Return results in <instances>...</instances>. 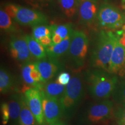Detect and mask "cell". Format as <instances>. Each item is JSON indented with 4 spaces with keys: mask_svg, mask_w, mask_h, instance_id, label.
<instances>
[{
    "mask_svg": "<svg viewBox=\"0 0 125 125\" xmlns=\"http://www.w3.org/2000/svg\"><path fill=\"white\" fill-rule=\"evenodd\" d=\"M89 93L96 100L107 99L113 94L118 83L116 76H112L101 70H93L85 75Z\"/></svg>",
    "mask_w": 125,
    "mask_h": 125,
    "instance_id": "6da1fadb",
    "label": "cell"
},
{
    "mask_svg": "<svg viewBox=\"0 0 125 125\" xmlns=\"http://www.w3.org/2000/svg\"><path fill=\"white\" fill-rule=\"evenodd\" d=\"M118 40V36L111 31H102L100 32L96 47L92 55V66L108 72L111 58Z\"/></svg>",
    "mask_w": 125,
    "mask_h": 125,
    "instance_id": "7a4b0ae2",
    "label": "cell"
},
{
    "mask_svg": "<svg viewBox=\"0 0 125 125\" xmlns=\"http://www.w3.org/2000/svg\"><path fill=\"white\" fill-rule=\"evenodd\" d=\"M86 86L85 76L82 73L76 72L65 86L64 93L60 99L64 114H72L81 104L85 96Z\"/></svg>",
    "mask_w": 125,
    "mask_h": 125,
    "instance_id": "3957f363",
    "label": "cell"
},
{
    "mask_svg": "<svg viewBox=\"0 0 125 125\" xmlns=\"http://www.w3.org/2000/svg\"><path fill=\"white\" fill-rule=\"evenodd\" d=\"M88 46L89 40L86 35L81 31H73L67 55L70 65L76 71L83 66Z\"/></svg>",
    "mask_w": 125,
    "mask_h": 125,
    "instance_id": "277c9868",
    "label": "cell"
},
{
    "mask_svg": "<svg viewBox=\"0 0 125 125\" xmlns=\"http://www.w3.org/2000/svg\"><path fill=\"white\" fill-rule=\"evenodd\" d=\"M114 115L113 103L104 100L87 107L79 116V123L81 125H95L104 122Z\"/></svg>",
    "mask_w": 125,
    "mask_h": 125,
    "instance_id": "5b68a950",
    "label": "cell"
},
{
    "mask_svg": "<svg viewBox=\"0 0 125 125\" xmlns=\"http://www.w3.org/2000/svg\"><path fill=\"white\" fill-rule=\"evenodd\" d=\"M5 10L15 21L22 26L34 27L48 22L46 17L41 12L19 5L9 3L5 6Z\"/></svg>",
    "mask_w": 125,
    "mask_h": 125,
    "instance_id": "8992f818",
    "label": "cell"
},
{
    "mask_svg": "<svg viewBox=\"0 0 125 125\" xmlns=\"http://www.w3.org/2000/svg\"><path fill=\"white\" fill-rule=\"evenodd\" d=\"M97 18L101 27L109 30L122 27L125 23V18L121 12L115 7L107 4L101 6Z\"/></svg>",
    "mask_w": 125,
    "mask_h": 125,
    "instance_id": "52a82bcc",
    "label": "cell"
},
{
    "mask_svg": "<svg viewBox=\"0 0 125 125\" xmlns=\"http://www.w3.org/2000/svg\"><path fill=\"white\" fill-rule=\"evenodd\" d=\"M40 92L45 122L50 125L59 121V119L64 114L60 99L49 97L45 96L42 92Z\"/></svg>",
    "mask_w": 125,
    "mask_h": 125,
    "instance_id": "ba28073f",
    "label": "cell"
},
{
    "mask_svg": "<svg viewBox=\"0 0 125 125\" xmlns=\"http://www.w3.org/2000/svg\"><path fill=\"white\" fill-rule=\"evenodd\" d=\"M24 96L26 103L35 117L37 123L40 125H42L45 121L40 91L36 88L28 89L24 92Z\"/></svg>",
    "mask_w": 125,
    "mask_h": 125,
    "instance_id": "9c48e42d",
    "label": "cell"
},
{
    "mask_svg": "<svg viewBox=\"0 0 125 125\" xmlns=\"http://www.w3.org/2000/svg\"><path fill=\"white\" fill-rule=\"evenodd\" d=\"M108 72L123 76L125 74V47L116 42L112 53Z\"/></svg>",
    "mask_w": 125,
    "mask_h": 125,
    "instance_id": "30bf717a",
    "label": "cell"
},
{
    "mask_svg": "<svg viewBox=\"0 0 125 125\" xmlns=\"http://www.w3.org/2000/svg\"><path fill=\"white\" fill-rule=\"evenodd\" d=\"M10 55L14 59L20 62L29 61L31 57L27 41L24 37H12L9 42Z\"/></svg>",
    "mask_w": 125,
    "mask_h": 125,
    "instance_id": "8fae6325",
    "label": "cell"
},
{
    "mask_svg": "<svg viewBox=\"0 0 125 125\" xmlns=\"http://www.w3.org/2000/svg\"><path fill=\"white\" fill-rule=\"evenodd\" d=\"M98 9L96 2L91 0H80L79 15L81 22L90 26L97 17Z\"/></svg>",
    "mask_w": 125,
    "mask_h": 125,
    "instance_id": "7c38bea8",
    "label": "cell"
},
{
    "mask_svg": "<svg viewBox=\"0 0 125 125\" xmlns=\"http://www.w3.org/2000/svg\"><path fill=\"white\" fill-rule=\"evenodd\" d=\"M39 72L41 75V82H48L55 76L60 68L59 62L46 59H42L34 62Z\"/></svg>",
    "mask_w": 125,
    "mask_h": 125,
    "instance_id": "4fadbf2b",
    "label": "cell"
},
{
    "mask_svg": "<svg viewBox=\"0 0 125 125\" xmlns=\"http://www.w3.org/2000/svg\"><path fill=\"white\" fill-rule=\"evenodd\" d=\"M21 75L24 82L27 85L33 86L34 88H37L38 84L41 82V75L34 62H27L23 65Z\"/></svg>",
    "mask_w": 125,
    "mask_h": 125,
    "instance_id": "5bb4252c",
    "label": "cell"
},
{
    "mask_svg": "<svg viewBox=\"0 0 125 125\" xmlns=\"http://www.w3.org/2000/svg\"><path fill=\"white\" fill-rule=\"evenodd\" d=\"M71 35L60 43L46 47L47 56L50 60L59 62V60L67 54L71 43Z\"/></svg>",
    "mask_w": 125,
    "mask_h": 125,
    "instance_id": "9a60e30c",
    "label": "cell"
},
{
    "mask_svg": "<svg viewBox=\"0 0 125 125\" xmlns=\"http://www.w3.org/2000/svg\"><path fill=\"white\" fill-rule=\"evenodd\" d=\"M23 95L15 94L12 95L8 101L9 107L10 121L11 125H19V118L20 111L22 104Z\"/></svg>",
    "mask_w": 125,
    "mask_h": 125,
    "instance_id": "2e32d148",
    "label": "cell"
},
{
    "mask_svg": "<svg viewBox=\"0 0 125 125\" xmlns=\"http://www.w3.org/2000/svg\"><path fill=\"white\" fill-rule=\"evenodd\" d=\"M66 86L60 85L56 82L39 83L36 89L42 92L45 96L51 98L61 99L63 96Z\"/></svg>",
    "mask_w": 125,
    "mask_h": 125,
    "instance_id": "e0dca14e",
    "label": "cell"
},
{
    "mask_svg": "<svg viewBox=\"0 0 125 125\" xmlns=\"http://www.w3.org/2000/svg\"><path fill=\"white\" fill-rule=\"evenodd\" d=\"M52 31V45H55L61 42L72 35L73 32L72 24H64L50 26Z\"/></svg>",
    "mask_w": 125,
    "mask_h": 125,
    "instance_id": "ac0fdd59",
    "label": "cell"
},
{
    "mask_svg": "<svg viewBox=\"0 0 125 125\" xmlns=\"http://www.w3.org/2000/svg\"><path fill=\"white\" fill-rule=\"evenodd\" d=\"M32 36L45 47L52 45V31L50 26L37 25L32 27Z\"/></svg>",
    "mask_w": 125,
    "mask_h": 125,
    "instance_id": "d6986e66",
    "label": "cell"
},
{
    "mask_svg": "<svg viewBox=\"0 0 125 125\" xmlns=\"http://www.w3.org/2000/svg\"><path fill=\"white\" fill-rule=\"evenodd\" d=\"M24 38L27 41L31 55L38 60L46 58L47 56L46 47L39 42L32 36L26 35L24 36Z\"/></svg>",
    "mask_w": 125,
    "mask_h": 125,
    "instance_id": "ffe728a7",
    "label": "cell"
},
{
    "mask_svg": "<svg viewBox=\"0 0 125 125\" xmlns=\"http://www.w3.org/2000/svg\"><path fill=\"white\" fill-rule=\"evenodd\" d=\"M37 122L30 109L24 95L22 97V104L20 111L19 125H37Z\"/></svg>",
    "mask_w": 125,
    "mask_h": 125,
    "instance_id": "44dd1931",
    "label": "cell"
},
{
    "mask_svg": "<svg viewBox=\"0 0 125 125\" xmlns=\"http://www.w3.org/2000/svg\"><path fill=\"white\" fill-rule=\"evenodd\" d=\"M13 85V79L12 75L4 68L0 70V91L2 94L8 93L12 90Z\"/></svg>",
    "mask_w": 125,
    "mask_h": 125,
    "instance_id": "7402d4cb",
    "label": "cell"
},
{
    "mask_svg": "<svg viewBox=\"0 0 125 125\" xmlns=\"http://www.w3.org/2000/svg\"><path fill=\"white\" fill-rule=\"evenodd\" d=\"M58 2L64 13L70 18L76 13L80 0H58Z\"/></svg>",
    "mask_w": 125,
    "mask_h": 125,
    "instance_id": "603a6c76",
    "label": "cell"
},
{
    "mask_svg": "<svg viewBox=\"0 0 125 125\" xmlns=\"http://www.w3.org/2000/svg\"><path fill=\"white\" fill-rule=\"evenodd\" d=\"M112 95L115 102L121 107H125V81L117 83Z\"/></svg>",
    "mask_w": 125,
    "mask_h": 125,
    "instance_id": "cb8c5ba5",
    "label": "cell"
},
{
    "mask_svg": "<svg viewBox=\"0 0 125 125\" xmlns=\"http://www.w3.org/2000/svg\"><path fill=\"white\" fill-rule=\"evenodd\" d=\"M0 27L1 30L7 32H12L16 30L11 17L2 9L0 10Z\"/></svg>",
    "mask_w": 125,
    "mask_h": 125,
    "instance_id": "d4e9b609",
    "label": "cell"
},
{
    "mask_svg": "<svg viewBox=\"0 0 125 125\" xmlns=\"http://www.w3.org/2000/svg\"><path fill=\"white\" fill-rule=\"evenodd\" d=\"M118 125H125V107H120L114 112Z\"/></svg>",
    "mask_w": 125,
    "mask_h": 125,
    "instance_id": "484cf974",
    "label": "cell"
},
{
    "mask_svg": "<svg viewBox=\"0 0 125 125\" xmlns=\"http://www.w3.org/2000/svg\"><path fill=\"white\" fill-rule=\"evenodd\" d=\"M1 115H2V124L6 125L10 121V115H9V107L7 103H4L1 105Z\"/></svg>",
    "mask_w": 125,
    "mask_h": 125,
    "instance_id": "4316f807",
    "label": "cell"
},
{
    "mask_svg": "<svg viewBox=\"0 0 125 125\" xmlns=\"http://www.w3.org/2000/svg\"><path fill=\"white\" fill-rule=\"evenodd\" d=\"M71 79V76L69 73L67 72H62L60 73L56 78L55 82L57 83L66 86Z\"/></svg>",
    "mask_w": 125,
    "mask_h": 125,
    "instance_id": "83f0119b",
    "label": "cell"
},
{
    "mask_svg": "<svg viewBox=\"0 0 125 125\" xmlns=\"http://www.w3.org/2000/svg\"><path fill=\"white\" fill-rule=\"evenodd\" d=\"M53 0H25L26 2L35 8H42L48 5Z\"/></svg>",
    "mask_w": 125,
    "mask_h": 125,
    "instance_id": "f1b7e54d",
    "label": "cell"
},
{
    "mask_svg": "<svg viewBox=\"0 0 125 125\" xmlns=\"http://www.w3.org/2000/svg\"><path fill=\"white\" fill-rule=\"evenodd\" d=\"M122 29L120 31L117 32L116 35L118 37L119 42L125 47V24L123 25Z\"/></svg>",
    "mask_w": 125,
    "mask_h": 125,
    "instance_id": "f546056e",
    "label": "cell"
},
{
    "mask_svg": "<svg viewBox=\"0 0 125 125\" xmlns=\"http://www.w3.org/2000/svg\"><path fill=\"white\" fill-rule=\"evenodd\" d=\"M49 125H65V124L60 121H57L55 122L51 123V124H50Z\"/></svg>",
    "mask_w": 125,
    "mask_h": 125,
    "instance_id": "4dcf8cb0",
    "label": "cell"
},
{
    "mask_svg": "<svg viewBox=\"0 0 125 125\" xmlns=\"http://www.w3.org/2000/svg\"><path fill=\"white\" fill-rule=\"evenodd\" d=\"M122 4L125 5V0H122Z\"/></svg>",
    "mask_w": 125,
    "mask_h": 125,
    "instance_id": "1f68e13d",
    "label": "cell"
},
{
    "mask_svg": "<svg viewBox=\"0 0 125 125\" xmlns=\"http://www.w3.org/2000/svg\"><path fill=\"white\" fill-rule=\"evenodd\" d=\"M91 1H95V2H97V0H91Z\"/></svg>",
    "mask_w": 125,
    "mask_h": 125,
    "instance_id": "d6a6232c",
    "label": "cell"
},
{
    "mask_svg": "<svg viewBox=\"0 0 125 125\" xmlns=\"http://www.w3.org/2000/svg\"></svg>",
    "mask_w": 125,
    "mask_h": 125,
    "instance_id": "836d02e7",
    "label": "cell"
}]
</instances>
